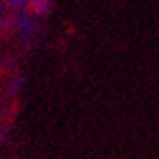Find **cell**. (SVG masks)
Wrapping results in <instances>:
<instances>
[{"mask_svg": "<svg viewBox=\"0 0 159 159\" xmlns=\"http://www.w3.org/2000/svg\"><path fill=\"white\" fill-rule=\"evenodd\" d=\"M29 10V0H2L0 2V32L10 36L17 30L19 19Z\"/></svg>", "mask_w": 159, "mask_h": 159, "instance_id": "6da1fadb", "label": "cell"}, {"mask_svg": "<svg viewBox=\"0 0 159 159\" xmlns=\"http://www.w3.org/2000/svg\"><path fill=\"white\" fill-rule=\"evenodd\" d=\"M53 8V0H29V11L34 15H48Z\"/></svg>", "mask_w": 159, "mask_h": 159, "instance_id": "7a4b0ae2", "label": "cell"}, {"mask_svg": "<svg viewBox=\"0 0 159 159\" xmlns=\"http://www.w3.org/2000/svg\"><path fill=\"white\" fill-rule=\"evenodd\" d=\"M0 140H2V131H0Z\"/></svg>", "mask_w": 159, "mask_h": 159, "instance_id": "3957f363", "label": "cell"}]
</instances>
